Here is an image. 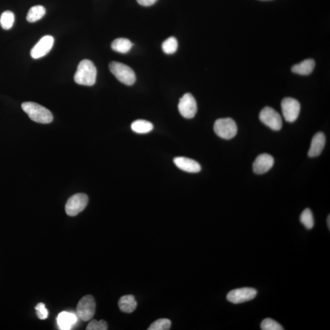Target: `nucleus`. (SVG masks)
Returning <instances> with one entry per match:
<instances>
[{
	"instance_id": "nucleus-1",
	"label": "nucleus",
	"mask_w": 330,
	"mask_h": 330,
	"mask_svg": "<svg viewBox=\"0 0 330 330\" xmlns=\"http://www.w3.org/2000/svg\"><path fill=\"white\" fill-rule=\"evenodd\" d=\"M97 77V69L93 63L88 59H84L79 63L74 81L76 83L91 86L95 83Z\"/></svg>"
},
{
	"instance_id": "nucleus-2",
	"label": "nucleus",
	"mask_w": 330,
	"mask_h": 330,
	"mask_svg": "<svg viewBox=\"0 0 330 330\" xmlns=\"http://www.w3.org/2000/svg\"><path fill=\"white\" fill-rule=\"evenodd\" d=\"M22 108L31 120L36 123L45 124H50L53 121V115L50 111L36 103L32 102L23 103Z\"/></svg>"
},
{
	"instance_id": "nucleus-3",
	"label": "nucleus",
	"mask_w": 330,
	"mask_h": 330,
	"mask_svg": "<svg viewBox=\"0 0 330 330\" xmlns=\"http://www.w3.org/2000/svg\"><path fill=\"white\" fill-rule=\"evenodd\" d=\"M109 68L116 78L123 83L131 86L135 82V72L129 66L119 62L113 61L110 64Z\"/></svg>"
},
{
	"instance_id": "nucleus-4",
	"label": "nucleus",
	"mask_w": 330,
	"mask_h": 330,
	"mask_svg": "<svg viewBox=\"0 0 330 330\" xmlns=\"http://www.w3.org/2000/svg\"><path fill=\"white\" fill-rule=\"evenodd\" d=\"M214 131L219 137L230 140L237 135V126L235 121L231 118H222L215 121Z\"/></svg>"
},
{
	"instance_id": "nucleus-5",
	"label": "nucleus",
	"mask_w": 330,
	"mask_h": 330,
	"mask_svg": "<svg viewBox=\"0 0 330 330\" xmlns=\"http://www.w3.org/2000/svg\"><path fill=\"white\" fill-rule=\"evenodd\" d=\"M95 301L93 296L87 295L79 301L77 307L76 314L82 321L87 322L93 318L95 312Z\"/></svg>"
},
{
	"instance_id": "nucleus-6",
	"label": "nucleus",
	"mask_w": 330,
	"mask_h": 330,
	"mask_svg": "<svg viewBox=\"0 0 330 330\" xmlns=\"http://www.w3.org/2000/svg\"><path fill=\"white\" fill-rule=\"evenodd\" d=\"M259 119L262 123L273 130L278 131L282 128V117L277 111L271 107H266L263 108L260 113Z\"/></svg>"
},
{
	"instance_id": "nucleus-7",
	"label": "nucleus",
	"mask_w": 330,
	"mask_h": 330,
	"mask_svg": "<svg viewBox=\"0 0 330 330\" xmlns=\"http://www.w3.org/2000/svg\"><path fill=\"white\" fill-rule=\"evenodd\" d=\"M88 201V197L83 193H78L72 196L65 206L67 215L71 216L78 215L86 207Z\"/></svg>"
},
{
	"instance_id": "nucleus-8",
	"label": "nucleus",
	"mask_w": 330,
	"mask_h": 330,
	"mask_svg": "<svg viewBox=\"0 0 330 330\" xmlns=\"http://www.w3.org/2000/svg\"><path fill=\"white\" fill-rule=\"evenodd\" d=\"M282 109L284 118L289 123H293L298 118L300 112V103L291 97L282 100Z\"/></svg>"
},
{
	"instance_id": "nucleus-9",
	"label": "nucleus",
	"mask_w": 330,
	"mask_h": 330,
	"mask_svg": "<svg viewBox=\"0 0 330 330\" xmlns=\"http://www.w3.org/2000/svg\"><path fill=\"white\" fill-rule=\"evenodd\" d=\"M257 293V290L253 288L236 289L228 293L227 300L234 304L247 302L256 297Z\"/></svg>"
},
{
	"instance_id": "nucleus-10",
	"label": "nucleus",
	"mask_w": 330,
	"mask_h": 330,
	"mask_svg": "<svg viewBox=\"0 0 330 330\" xmlns=\"http://www.w3.org/2000/svg\"><path fill=\"white\" fill-rule=\"evenodd\" d=\"M178 108L183 117L192 119L195 117L197 112V101L192 94H185L180 98Z\"/></svg>"
},
{
	"instance_id": "nucleus-11",
	"label": "nucleus",
	"mask_w": 330,
	"mask_h": 330,
	"mask_svg": "<svg viewBox=\"0 0 330 330\" xmlns=\"http://www.w3.org/2000/svg\"><path fill=\"white\" fill-rule=\"evenodd\" d=\"M54 38L51 36H45L41 38L31 50L33 59H39L47 55L53 47Z\"/></svg>"
},
{
	"instance_id": "nucleus-12",
	"label": "nucleus",
	"mask_w": 330,
	"mask_h": 330,
	"mask_svg": "<svg viewBox=\"0 0 330 330\" xmlns=\"http://www.w3.org/2000/svg\"><path fill=\"white\" fill-rule=\"evenodd\" d=\"M274 165V159L272 156L267 154L259 155L255 160L252 169L255 173L262 174L269 171Z\"/></svg>"
},
{
	"instance_id": "nucleus-13",
	"label": "nucleus",
	"mask_w": 330,
	"mask_h": 330,
	"mask_svg": "<svg viewBox=\"0 0 330 330\" xmlns=\"http://www.w3.org/2000/svg\"><path fill=\"white\" fill-rule=\"evenodd\" d=\"M174 162L177 167L182 171L196 173L201 171V167L199 163L187 157H179L174 159Z\"/></svg>"
},
{
	"instance_id": "nucleus-14",
	"label": "nucleus",
	"mask_w": 330,
	"mask_h": 330,
	"mask_svg": "<svg viewBox=\"0 0 330 330\" xmlns=\"http://www.w3.org/2000/svg\"><path fill=\"white\" fill-rule=\"evenodd\" d=\"M326 143V138L324 133L318 132L314 135L308 152L309 157H316L320 156L323 151Z\"/></svg>"
},
{
	"instance_id": "nucleus-15",
	"label": "nucleus",
	"mask_w": 330,
	"mask_h": 330,
	"mask_svg": "<svg viewBox=\"0 0 330 330\" xmlns=\"http://www.w3.org/2000/svg\"><path fill=\"white\" fill-rule=\"evenodd\" d=\"M78 319L76 314L69 313V312H62L59 314L57 318V323L59 329L62 330H71L74 325L78 321Z\"/></svg>"
},
{
	"instance_id": "nucleus-16",
	"label": "nucleus",
	"mask_w": 330,
	"mask_h": 330,
	"mask_svg": "<svg viewBox=\"0 0 330 330\" xmlns=\"http://www.w3.org/2000/svg\"><path fill=\"white\" fill-rule=\"evenodd\" d=\"M315 65V61L313 59H307L301 62L300 63L293 66L292 71L293 73L301 75V76H308L313 72Z\"/></svg>"
},
{
	"instance_id": "nucleus-17",
	"label": "nucleus",
	"mask_w": 330,
	"mask_h": 330,
	"mask_svg": "<svg viewBox=\"0 0 330 330\" xmlns=\"http://www.w3.org/2000/svg\"><path fill=\"white\" fill-rule=\"evenodd\" d=\"M119 308L123 313H131L135 310L137 306V302L132 295H127L122 296L119 300Z\"/></svg>"
},
{
	"instance_id": "nucleus-18",
	"label": "nucleus",
	"mask_w": 330,
	"mask_h": 330,
	"mask_svg": "<svg viewBox=\"0 0 330 330\" xmlns=\"http://www.w3.org/2000/svg\"><path fill=\"white\" fill-rule=\"evenodd\" d=\"M133 45V43L127 39L118 38L113 41L112 43V48L117 52L126 53L131 50Z\"/></svg>"
},
{
	"instance_id": "nucleus-19",
	"label": "nucleus",
	"mask_w": 330,
	"mask_h": 330,
	"mask_svg": "<svg viewBox=\"0 0 330 330\" xmlns=\"http://www.w3.org/2000/svg\"><path fill=\"white\" fill-rule=\"evenodd\" d=\"M46 13L45 7L37 5L31 7L27 15V20L28 22L34 23L41 20L44 16Z\"/></svg>"
},
{
	"instance_id": "nucleus-20",
	"label": "nucleus",
	"mask_w": 330,
	"mask_h": 330,
	"mask_svg": "<svg viewBox=\"0 0 330 330\" xmlns=\"http://www.w3.org/2000/svg\"><path fill=\"white\" fill-rule=\"evenodd\" d=\"M131 129L137 133H147L153 130V124L145 120H136L131 124Z\"/></svg>"
},
{
	"instance_id": "nucleus-21",
	"label": "nucleus",
	"mask_w": 330,
	"mask_h": 330,
	"mask_svg": "<svg viewBox=\"0 0 330 330\" xmlns=\"http://www.w3.org/2000/svg\"><path fill=\"white\" fill-rule=\"evenodd\" d=\"M15 16L14 13L10 11L2 12L0 17V25L2 29L9 30L14 25Z\"/></svg>"
},
{
	"instance_id": "nucleus-22",
	"label": "nucleus",
	"mask_w": 330,
	"mask_h": 330,
	"mask_svg": "<svg viewBox=\"0 0 330 330\" xmlns=\"http://www.w3.org/2000/svg\"><path fill=\"white\" fill-rule=\"evenodd\" d=\"M300 220L303 225L307 229H311L314 225V220L313 213L309 208H306L301 213Z\"/></svg>"
},
{
	"instance_id": "nucleus-23",
	"label": "nucleus",
	"mask_w": 330,
	"mask_h": 330,
	"mask_svg": "<svg viewBox=\"0 0 330 330\" xmlns=\"http://www.w3.org/2000/svg\"><path fill=\"white\" fill-rule=\"evenodd\" d=\"M178 47L177 41L174 37H170L164 41L162 44V50L165 53L172 54L176 52Z\"/></svg>"
},
{
	"instance_id": "nucleus-24",
	"label": "nucleus",
	"mask_w": 330,
	"mask_h": 330,
	"mask_svg": "<svg viewBox=\"0 0 330 330\" xmlns=\"http://www.w3.org/2000/svg\"><path fill=\"white\" fill-rule=\"evenodd\" d=\"M171 322L167 319H159L153 322L148 330H168L171 328Z\"/></svg>"
},
{
	"instance_id": "nucleus-25",
	"label": "nucleus",
	"mask_w": 330,
	"mask_h": 330,
	"mask_svg": "<svg viewBox=\"0 0 330 330\" xmlns=\"http://www.w3.org/2000/svg\"><path fill=\"white\" fill-rule=\"evenodd\" d=\"M260 327L263 330H283V327L277 321L272 319H265L262 322Z\"/></svg>"
},
{
	"instance_id": "nucleus-26",
	"label": "nucleus",
	"mask_w": 330,
	"mask_h": 330,
	"mask_svg": "<svg viewBox=\"0 0 330 330\" xmlns=\"http://www.w3.org/2000/svg\"><path fill=\"white\" fill-rule=\"evenodd\" d=\"M107 323L104 320L100 321L92 320L86 327L87 330H107Z\"/></svg>"
},
{
	"instance_id": "nucleus-27",
	"label": "nucleus",
	"mask_w": 330,
	"mask_h": 330,
	"mask_svg": "<svg viewBox=\"0 0 330 330\" xmlns=\"http://www.w3.org/2000/svg\"><path fill=\"white\" fill-rule=\"evenodd\" d=\"M36 311V314L38 318L41 320H44L48 318V311L46 308L44 303H40L38 304L35 308Z\"/></svg>"
},
{
	"instance_id": "nucleus-28",
	"label": "nucleus",
	"mask_w": 330,
	"mask_h": 330,
	"mask_svg": "<svg viewBox=\"0 0 330 330\" xmlns=\"http://www.w3.org/2000/svg\"><path fill=\"white\" fill-rule=\"evenodd\" d=\"M157 0H137L139 4L143 6H150L156 3Z\"/></svg>"
},
{
	"instance_id": "nucleus-29",
	"label": "nucleus",
	"mask_w": 330,
	"mask_h": 330,
	"mask_svg": "<svg viewBox=\"0 0 330 330\" xmlns=\"http://www.w3.org/2000/svg\"><path fill=\"white\" fill-rule=\"evenodd\" d=\"M327 224H328L329 229H330V216L329 215L328 218H327Z\"/></svg>"
}]
</instances>
